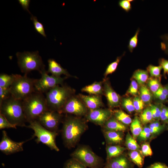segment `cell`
<instances>
[{
	"label": "cell",
	"mask_w": 168,
	"mask_h": 168,
	"mask_svg": "<svg viewBox=\"0 0 168 168\" xmlns=\"http://www.w3.org/2000/svg\"><path fill=\"white\" fill-rule=\"evenodd\" d=\"M87 128L86 121L81 117L66 116L63 121L62 130L65 146L68 148L74 147Z\"/></svg>",
	"instance_id": "obj_1"
},
{
	"label": "cell",
	"mask_w": 168,
	"mask_h": 168,
	"mask_svg": "<svg viewBox=\"0 0 168 168\" xmlns=\"http://www.w3.org/2000/svg\"><path fill=\"white\" fill-rule=\"evenodd\" d=\"M0 113L12 124L16 126H26L27 121L22 100L16 99L11 96L0 103Z\"/></svg>",
	"instance_id": "obj_2"
},
{
	"label": "cell",
	"mask_w": 168,
	"mask_h": 168,
	"mask_svg": "<svg viewBox=\"0 0 168 168\" xmlns=\"http://www.w3.org/2000/svg\"><path fill=\"white\" fill-rule=\"evenodd\" d=\"M22 101L23 107L27 122L37 120L48 110L45 96L43 93L35 91Z\"/></svg>",
	"instance_id": "obj_3"
},
{
	"label": "cell",
	"mask_w": 168,
	"mask_h": 168,
	"mask_svg": "<svg viewBox=\"0 0 168 168\" xmlns=\"http://www.w3.org/2000/svg\"><path fill=\"white\" fill-rule=\"evenodd\" d=\"M74 92L73 89L63 84L51 89L45 93L48 109L60 113L66 102L74 95Z\"/></svg>",
	"instance_id": "obj_4"
},
{
	"label": "cell",
	"mask_w": 168,
	"mask_h": 168,
	"mask_svg": "<svg viewBox=\"0 0 168 168\" xmlns=\"http://www.w3.org/2000/svg\"><path fill=\"white\" fill-rule=\"evenodd\" d=\"M17 63L21 72L27 74L33 70L40 73L45 69V65L38 51L17 52L16 54Z\"/></svg>",
	"instance_id": "obj_5"
},
{
	"label": "cell",
	"mask_w": 168,
	"mask_h": 168,
	"mask_svg": "<svg viewBox=\"0 0 168 168\" xmlns=\"http://www.w3.org/2000/svg\"><path fill=\"white\" fill-rule=\"evenodd\" d=\"M35 80L28 77L27 74L21 76L15 74L14 80L9 87L11 96L17 99H25L36 91Z\"/></svg>",
	"instance_id": "obj_6"
},
{
	"label": "cell",
	"mask_w": 168,
	"mask_h": 168,
	"mask_svg": "<svg viewBox=\"0 0 168 168\" xmlns=\"http://www.w3.org/2000/svg\"><path fill=\"white\" fill-rule=\"evenodd\" d=\"M70 155L89 168H102L105 164L103 159L86 145L78 146Z\"/></svg>",
	"instance_id": "obj_7"
},
{
	"label": "cell",
	"mask_w": 168,
	"mask_h": 168,
	"mask_svg": "<svg viewBox=\"0 0 168 168\" xmlns=\"http://www.w3.org/2000/svg\"><path fill=\"white\" fill-rule=\"evenodd\" d=\"M29 123V124L27 127L34 131V133L32 138H37L35 140L37 143L41 142L46 145L51 150L57 152L59 151L55 142V138L58 134L57 131L48 130L42 125L37 120Z\"/></svg>",
	"instance_id": "obj_8"
},
{
	"label": "cell",
	"mask_w": 168,
	"mask_h": 168,
	"mask_svg": "<svg viewBox=\"0 0 168 168\" xmlns=\"http://www.w3.org/2000/svg\"><path fill=\"white\" fill-rule=\"evenodd\" d=\"M40 73L41 77L39 79H35V87L36 91L42 93H46L57 85H63L64 80L67 78L49 75L45 69Z\"/></svg>",
	"instance_id": "obj_9"
},
{
	"label": "cell",
	"mask_w": 168,
	"mask_h": 168,
	"mask_svg": "<svg viewBox=\"0 0 168 168\" xmlns=\"http://www.w3.org/2000/svg\"><path fill=\"white\" fill-rule=\"evenodd\" d=\"M89 110L78 96L74 95L67 101L60 113L72 114L81 117L85 116Z\"/></svg>",
	"instance_id": "obj_10"
},
{
	"label": "cell",
	"mask_w": 168,
	"mask_h": 168,
	"mask_svg": "<svg viewBox=\"0 0 168 168\" xmlns=\"http://www.w3.org/2000/svg\"><path fill=\"white\" fill-rule=\"evenodd\" d=\"M62 114L59 112L48 110L37 119L44 127L52 131H57L62 119Z\"/></svg>",
	"instance_id": "obj_11"
},
{
	"label": "cell",
	"mask_w": 168,
	"mask_h": 168,
	"mask_svg": "<svg viewBox=\"0 0 168 168\" xmlns=\"http://www.w3.org/2000/svg\"><path fill=\"white\" fill-rule=\"evenodd\" d=\"M28 140L19 142L14 141L8 136L5 130H3L0 142V150L6 155L21 152L23 150V144Z\"/></svg>",
	"instance_id": "obj_12"
},
{
	"label": "cell",
	"mask_w": 168,
	"mask_h": 168,
	"mask_svg": "<svg viewBox=\"0 0 168 168\" xmlns=\"http://www.w3.org/2000/svg\"><path fill=\"white\" fill-rule=\"evenodd\" d=\"M112 115L110 109L100 108L89 110L85 117L87 120L102 127Z\"/></svg>",
	"instance_id": "obj_13"
},
{
	"label": "cell",
	"mask_w": 168,
	"mask_h": 168,
	"mask_svg": "<svg viewBox=\"0 0 168 168\" xmlns=\"http://www.w3.org/2000/svg\"><path fill=\"white\" fill-rule=\"evenodd\" d=\"M103 85V94L106 98L109 107L113 108L119 106L121 105V98L112 88L109 80L104 79Z\"/></svg>",
	"instance_id": "obj_14"
},
{
	"label": "cell",
	"mask_w": 168,
	"mask_h": 168,
	"mask_svg": "<svg viewBox=\"0 0 168 168\" xmlns=\"http://www.w3.org/2000/svg\"><path fill=\"white\" fill-rule=\"evenodd\" d=\"M101 96L85 95L80 94L79 97L83 102L89 110H94L103 107Z\"/></svg>",
	"instance_id": "obj_15"
},
{
	"label": "cell",
	"mask_w": 168,
	"mask_h": 168,
	"mask_svg": "<svg viewBox=\"0 0 168 168\" xmlns=\"http://www.w3.org/2000/svg\"><path fill=\"white\" fill-rule=\"evenodd\" d=\"M102 168H131L127 159L121 155L107 161Z\"/></svg>",
	"instance_id": "obj_16"
},
{
	"label": "cell",
	"mask_w": 168,
	"mask_h": 168,
	"mask_svg": "<svg viewBox=\"0 0 168 168\" xmlns=\"http://www.w3.org/2000/svg\"><path fill=\"white\" fill-rule=\"evenodd\" d=\"M103 134L107 143L109 145H119L124 140L123 132L103 130Z\"/></svg>",
	"instance_id": "obj_17"
},
{
	"label": "cell",
	"mask_w": 168,
	"mask_h": 168,
	"mask_svg": "<svg viewBox=\"0 0 168 168\" xmlns=\"http://www.w3.org/2000/svg\"><path fill=\"white\" fill-rule=\"evenodd\" d=\"M48 68L47 72L48 73H51L52 75L58 77H61L62 75H64L67 77L71 76L67 70L63 68L54 59L50 58L48 60Z\"/></svg>",
	"instance_id": "obj_18"
},
{
	"label": "cell",
	"mask_w": 168,
	"mask_h": 168,
	"mask_svg": "<svg viewBox=\"0 0 168 168\" xmlns=\"http://www.w3.org/2000/svg\"><path fill=\"white\" fill-rule=\"evenodd\" d=\"M102 127L103 130L124 132L126 129V125L117 120L113 115Z\"/></svg>",
	"instance_id": "obj_19"
},
{
	"label": "cell",
	"mask_w": 168,
	"mask_h": 168,
	"mask_svg": "<svg viewBox=\"0 0 168 168\" xmlns=\"http://www.w3.org/2000/svg\"><path fill=\"white\" fill-rule=\"evenodd\" d=\"M81 91L90 95L101 96L103 94V82H96L83 87Z\"/></svg>",
	"instance_id": "obj_20"
},
{
	"label": "cell",
	"mask_w": 168,
	"mask_h": 168,
	"mask_svg": "<svg viewBox=\"0 0 168 168\" xmlns=\"http://www.w3.org/2000/svg\"><path fill=\"white\" fill-rule=\"evenodd\" d=\"M106 161L119 156L122 155L126 148L119 145H109L107 146Z\"/></svg>",
	"instance_id": "obj_21"
},
{
	"label": "cell",
	"mask_w": 168,
	"mask_h": 168,
	"mask_svg": "<svg viewBox=\"0 0 168 168\" xmlns=\"http://www.w3.org/2000/svg\"><path fill=\"white\" fill-rule=\"evenodd\" d=\"M148 72L146 70L138 69L134 71L132 76L133 79L140 86L144 85L148 81Z\"/></svg>",
	"instance_id": "obj_22"
},
{
	"label": "cell",
	"mask_w": 168,
	"mask_h": 168,
	"mask_svg": "<svg viewBox=\"0 0 168 168\" xmlns=\"http://www.w3.org/2000/svg\"><path fill=\"white\" fill-rule=\"evenodd\" d=\"M113 115L117 120L125 125L131 124L132 121L130 116L120 110L113 111Z\"/></svg>",
	"instance_id": "obj_23"
},
{
	"label": "cell",
	"mask_w": 168,
	"mask_h": 168,
	"mask_svg": "<svg viewBox=\"0 0 168 168\" xmlns=\"http://www.w3.org/2000/svg\"><path fill=\"white\" fill-rule=\"evenodd\" d=\"M139 97L144 103H150L152 99V92L146 86L144 85L141 86L139 91Z\"/></svg>",
	"instance_id": "obj_24"
},
{
	"label": "cell",
	"mask_w": 168,
	"mask_h": 168,
	"mask_svg": "<svg viewBox=\"0 0 168 168\" xmlns=\"http://www.w3.org/2000/svg\"><path fill=\"white\" fill-rule=\"evenodd\" d=\"M131 160L139 167H142L144 164V157L139 151H132L128 154Z\"/></svg>",
	"instance_id": "obj_25"
},
{
	"label": "cell",
	"mask_w": 168,
	"mask_h": 168,
	"mask_svg": "<svg viewBox=\"0 0 168 168\" xmlns=\"http://www.w3.org/2000/svg\"><path fill=\"white\" fill-rule=\"evenodd\" d=\"M142 129L140 119L137 116H135L130 125V130L133 137L135 139L138 137Z\"/></svg>",
	"instance_id": "obj_26"
},
{
	"label": "cell",
	"mask_w": 168,
	"mask_h": 168,
	"mask_svg": "<svg viewBox=\"0 0 168 168\" xmlns=\"http://www.w3.org/2000/svg\"><path fill=\"white\" fill-rule=\"evenodd\" d=\"M154 96L160 103L166 101L168 99V84L161 86Z\"/></svg>",
	"instance_id": "obj_27"
},
{
	"label": "cell",
	"mask_w": 168,
	"mask_h": 168,
	"mask_svg": "<svg viewBox=\"0 0 168 168\" xmlns=\"http://www.w3.org/2000/svg\"><path fill=\"white\" fill-rule=\"evenodd\" d=\"M15 77V74L8 75L5 73L0 74V87L7 88L10 87Z\"/></svg>",
	"instance_id": "obj_28"
},
{
	"label": "cell",
	"mask_w": 168,
	"mask_h": 168,
	"mask_svg": "<svg viewBox=\"0 0 168 168\" xmlns=\"http://www.w3.org/2000/svg\"><path fill=\"white\" fill-rule=\"evenodd\" d=\"M125 145L127 148L131 151H139L140 149V147L135 138L128 133L126 137Z\"/></svg>",
	"instance_id": "obj_29"
},
{
	"label": "cell",
	"mask_w": 168,
	"mask_h": 168,
	"mask_svg": "<svg viewBox=\"0 0 168 168\" xmlns=\"http://www.w3.org/2000/svg\"><path fill=\"white\" fill-rule=\"evenodd\" d=\"M125 54L124 52L122 55L118 57L115 61L108 65L104 75L105 78H106L108 75L116 71L120 60Z\"/></svg>",
	"instance_id": "obj_30"
},
{
	"label": "cell",
	"mask_w": 168,
	"mask_h": 168,
	"mask_svg": "<svg viewBox=\"0 0 168 168\" xmlns=\"http://www.w3.org/2000/svg\"><path fill=\"white\" fill-rule=\"evenodd\" d=\"M147 71L152 77L157 78L161 81V71L162 69L161 66H156L150 64L147 66Z\"/></svg>",
	"instance_id": "obj_31"
},
{
	"label": "cell",
	"mask_w": 168,
	"mask_h": 168,
	"mask_svg": "<svg viewBox=\"0 0 168 168\" xmlns=\"http://www.w3.org/2000/svg\"><path fill=\"white\" fill-rule=\"evenodd\" d=\"M160 81L159 79L153 77H150L148 79L147 81L148 88L153 95L162 86Z\"/></svg>",
	"instance_id": "obj_32"
},
{
	"label": "cell",
	"mask_w": 168,
	"mask_h": 168,
	"mask_svg": "<svg viewBox=\"0 0 168 168\" xmlns=\"http://www.w3.org/2000/svg\"><path fill=\"white\" fill-rule=\"evenodd\" d=\"M140 119L143 124L151 122L153 119L152 114L149 107L145 109L140 115Z\"/></svg>",
	"instance_id": "obj_33"
},
{
	"label": "cell",
	"mask_w": 168,
	"mask_h": 168,
	"mask_svg": "<svg viewBox=\"0 0 168 168\" xmlns=\"http://www.w3.org/2000/svg\"><path fill=\"white\" fill-rule=\"evenodd\" d=\"M121 105L128 112L132 113L135 111L133 100L129 97L121 98Z\"/></svg>",
	"instance_id": "obj_34"
},
{
	"label": "cell",
	"mask_w": 168,
	"mask_h": 168,
	"mask_svg": "<svg viewBox=\"0 0 168 168\" xmlns=\"http://www.w3.org/2000/svg\"><path fill=\"white\" fill-rule=\"evenodd\" d=\"M31 20L33 21L35 30L44 37H46L44 26L42 24L39 22L36 17L31 15Z\"/></svg>",
	"instance_id": "obj_35"
},
{
	"label": "cell",
	"mask_w": 168,
	"mask_h": 168,
	"mask_svg": "<svg viewBox=\"0 0 168 168\" xmlns=\"http://www.w3.org/2000/svg\"><path fill=\"white\" fill-rule=\"evenodd\" d=\"M63 168H89L76 159L71 158L64 163Z\"/></svg>",
	"instance_id": "obj_36"
},
{
	"label": "cell",
	"mask_w": 168,
	"mask_h": 168,
	"mask_svg": "<svg viewBox=\"0 0 168 168\" xmlns=\"http://www.w3.org/2000/svg\"><path fill=\"white\" fill-rule=\"evenodd\" d=\"M162 104L159 103L157 105H150L149 106L151 109L153 119H160L161 113Z\"/></svg>",
	"instance_id": "obj_37"
},
{
	"label": "cell",
	"mask_w": 168,
	"mask_h": 168,
	"mask_svg": "<svg viewBox=\"0 0 168 168\" xmlns=\"http://www.w3.org/2000/svg\"><path fill=\"white\" fill-rule=\"evenodd\" d=\"M140 31L139 28L138 29L134 35L129 40L128 46L129 51L132 53L133 49L137 46L138 41V35Z\"/></svg>",
	"instance_id": "obj_38"
},
{
	"label": "cell",
	"mask_w": 168,
	"mask_h": 168,
	"mask_svg": "<svg viewBox=\"0 0 168 168\" xmlns=\"http://www.w3.org/2000/svg\"><path fill=\"white\" fill-rule=\"evenodd\" d=\"M149 127L151 134H156L161 132L164 129V126L161 125L160 122L157 120L151 123Z\"/></svg>",
	"instance_id": "obj_39"
},
{
	"label": "cell",
	"mask_w": 168,
	"mask_h": 168,
	"mask_svg": "<svg viewBox=\"0 0 168 168\" xmlns=\"http://www.w3.org/2000/svg\"><path fill=\"white\" fill-rule=\"evenodd\" d=\"M16 126L11 123L3 115L0 113V129L13 128L16 129Z\"/></svg>",
	"instance_id": "obj_40"
},
{
	"label": "cell",
	"mask_w": 168,
	"mask_h": 168,
	"mask_svg": "<svg viewBox=\"0 0 168 168\" xmlns=\"http://www.w3.org/2000/svg\"><path fill=\"white\" fill-rule=\"evenodd\" d=\"M138 84L134 79L131 80L130 84L127 92V94H129L135 96H137L138 93Z\"/></svg>",
	"instance_id": "obj_41"
},
{
	"label": "cell",
	"mask_w": 168,
	"mask_h": 168,
	"mask_svg": "<svg viewBox=\"0 0 168 168\" xmlns=\"http://www.w3.org/2000/svg\"><path fill=\"white\" fill-rule=\"evenodd\" d=\"M132 100L135 111L138 112H141L144 107V102L138 96H135Z\"/></svg>",
	"instance_id": "obj_42"
},
{
	"label": "cell",
	"mask_w": 168,
	"mask_h": 168,
	"mask_svg": "<svg viewBox=\"0 0 168 168\" xmlns=\"http://www.w3.org/2000/svg\"><path fill=\"white\" fill-rule=\"evenodd\" d=\"M141 153L144 156L152 155V151L149 143L145 142L142 144L141 147Z\"/></svg>",
	"instance_id": "obj_43"
},
{
	"label": "cell",
	"mask_w": 168,
	"mask_h": 168,
	"mask_svg": "<svg viewBox=\"0 0 168 168\" xmlns=\"http://www.w3.org/2000/svg\"><path fill=\"white\" fill-rule=\"evenodd\" d=\"M160 38L162 41L161 43V49L168 54V33L162 35Z\"/></svg>",
	"instance_id": "obj_44"
},
{
	"label": "cell",
	"mask_w": 168,
	"mask_h": 168,
	"mask_svg": "<svg viewBox=\"0 0 168 168\" xmlns=\"http://www.w3.org/2000/svg\"><path fill=\"white\" fill-rule=\"evenodd\" d=\"M11 96L10 88H4L0 87V103Z\"/></svg>",
	"instance_id": "obj_45"
},
{
	"label": "cell",
	"mask_w": 168,
	"mask_h": 168,
	"mask_svg": "<svg viewBox=\"0 0 168 168\" xmlns=\"http://www.w3.org/2000/svg\"><path fill=\"white\" fill-rule=\"evenodd\" d=\"M119 6L126 12H128L132 9L131 2L128 0H120L118 2Z\"/></svg>",
	"instance_id": "obj_46"
},
{
	"label": "cell",
	"mask_w": 168,
	"mask_h": 168,
	"mask_svg": "<svg viewBox=\"0 0 168 168\" xmlns=\"http://www.w3.org/2000/svg\"><path fill=\"white\" fill-rule=\"evenodd\" d=\"M160 119L164 122H168V107L163 104Z\"/></svg>",
	"instance_id": "obj_47"
},
{
	"label": "cell",
	"mask_w": 168,
	"mask_h": 168,
	"mask_svg": "<svg viewBox=\"0 0 168 168\" xmlns=\"http://www.w3.org/2000/svg\"><path fill=\"white\" fill-rule=\"evenodd\" d=\"M151 134L149 127L146 126L142 129L138 137L141 140H144L148 138Z\"/></svg>",
	"instance_id": "obj_48"
},
{
	"label": "cell",
	"mask_w": 168,
	"mask_h": 168,
	"mask_svg": "<svg viewBox=\"0 0 168 168\" xmlns=\"http://www.w3.org/2000/svg\"><path fill=\"white\" fill-rule=\"evenodd\" d=\"M159 63L163 70L164 75H168V60L161 58L159 60Z\"/></svg>",
	"instance_id": "obj_49"
},
{
	"label": "cell",
	"mask_w": 168,
	"mask_h": 168,
	"mask_svg": "<svg viewBox=\"0 0 168 168\" xmlns=\"http://www.w3.org/2000/svg\"><path fill=\"white\" fill-rule=\"evenodd\" d=\"M19 2L22 6L23 9L27 11L28 12L31 14L29 10V8L30 2V0H19Z\"/></svg>",
	"instance_id": "obj_50"
},
{
	"label": "cell",
	"mask_w": 168,
	"mask_h": 168,
	"mask_svg": "<svg viewBox=\"0 0 168 168\" xmlns=\"http://www.w3.org/2000/svg\"><path fill=\"white\" fill-rule=\"evenodd\" d=\"M148 168H168V167L162 163L157 162L151 165Z\"/></svg>",
	"instance_id": "obj_51"
},
{
	"label": "cell",
	"mask_w": 168,
	"mask_h": 168,
	"mask_svg": "<svg viewBox=\"0 0 168 168\" xmlns=\"http://www.w3.org/2000/svg\"></svg>",
	"instance_id": "obj_52"
}]
</instances>
